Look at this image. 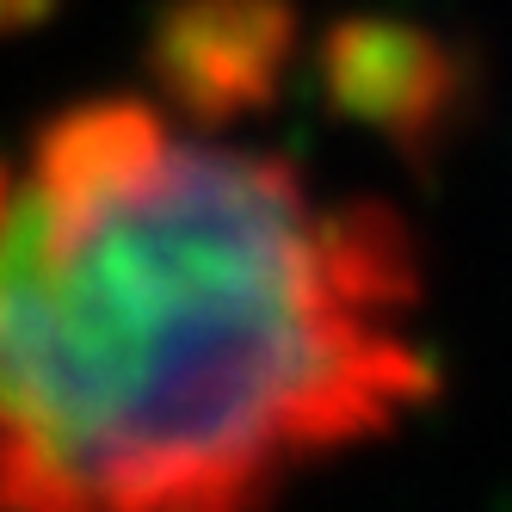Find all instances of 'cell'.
Instances as JSON below:
<instances>
[{"label": "cell", "instance_id": "cell-4", "mask_svg": "<svg viewBox=\"0 0 512 512\" xmlns=\"http://www.w3.org/2000/svg\"><path fill=\"white\" fill-rule=\"evenodd\" d=\"M62 0H0V38H19V31H38Z\"/></svg>", "mask_w": 512, "mask_h": 512}, {"label": "cell", "instance_id": "cell-5", "mask_svg": "<svg viewBox=\"0 0 512 512\" xmlns=\"http://www.w3.org/2000/svg\"><path fill=\"white\" fill-rule=\"evenodd\" d=\"M7 192H13V161L0 155V210H7Z\"/></svg>", "mask_w": 512, "mask_h": 512}, {"label": "cell", "instance_id": "cell-2", "mask_svg": "<svg viewBox=\"0 0 512 512\" xmlns=\"http://www.w3.org/2000/svg\"><path fill=\"white\" fill-rule=\"evenodd\" d=\"M315 81L340 118L371 130L414 167L451 149L482 99V75L463 44L395 13L334 19L315 44Z\"/></svg>", "mask_w": 512, "mask_h": 512}, {"label": "cell", "instance_id": "cell-3", "mask_svg": "<svg viewBox=\"0 0 512 512\" xmlns=\"http://www.w3.org/2000/svg\"><path fill=\"white\" fill-rule=\"evenodd\" d=\"M303 56L297 0H161L149 81L186 124H235L284 93Z\"/></svg>", "mask_w": 512, "mask_h": 512}, {"label": "cell", "instance_id": "cell-1", "mask_svg": "<svg viewBox=\"0 0 512 512\" xmlns=\"http://www.w3.org/2000/svg\"><path fill=\"white\" fill-rule=\"evenodd\" d=\"M408 216L99 93L0 210V512H266L438 395Z\"/></svg>", "mask_w": 512, "mask_h": 512}]
</instances>
